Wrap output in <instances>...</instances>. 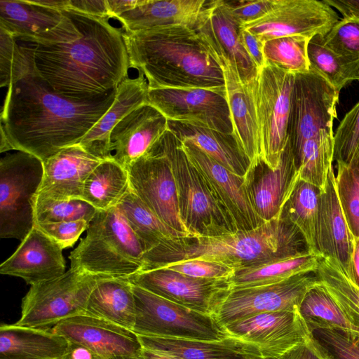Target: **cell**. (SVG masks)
<instances>
[{
    "instance_id": "6da1fadb",
    "label": "cell",
    "mask_w": 359,
    "mask_h": 359,
    "mask_svg": "<svg viewBox=\"0 0 359 359\" xmlns=\"http://www.w3.org/2000/svg\"><path fill=\"white\" fill-rule=\"evenodd\" d=\"M116 89L75 100L57 93L35 71L11 84L1 113V135L11 149L42 161L79 144L113 104Z\"/></svg>"
},
{
    "instance_id": "7a4b0ae2",
    "label": "cell",
    "mask_w": 359,
    "mask_h": 359,
    "mask_svg": "<svg viewBox=\"0 0 359 359\" xmlns=\"http://www.w3.org/2000/svg\"><path fill=\"white\" fill-rule=\"evenodd\" d=\"M65 11L80 36L67 43L34 44L38 74L57 93L71 99H92L116 90L130 67L123 32L109 19Z\"/></svg>"
},
{
    "instance_id": "3957f363",
    "label": "cell",
    "mask_w": 359,
    "mask_h": 359,
    "mask_svg": "<svg viewBox=\"0 0 359 359\" xmlns=\"http://www.w3.org/2000/svg\"><path fill=\"white\" fill-rule=\"evenodd\" d=\"M130 67L148 88H208L226 92L221 61L194 27L170 25L123 32Z\"/></svg>"
},
{
    "instance_id": "277c9868",
    "label": "cell",
    "mask_w": 359,
    "mask_h": 359,
    "mask_svg": "<svg viewBox=\"0 0 359 359\" xmlns=\"http://www.w3.org/2000/svg\"><path fill=\"white\" fill-rule=\"evenodd\" d=\"M308 254L313 253L304 234L281 214L250 230L168 240L144 257L141 271L193 259L218 262L238 270Z\"/></svg>"
},
{
    "instance_id": "5b68a950",
    "label": "cell",
    "mask_w": 359,
    "mask_h": 359,
    "mask_svg": "<svg viewBox=\"0 0 359 359\" xmlns=\"http://www.w3.org/2000/svg\"><path fill=\"white\" fill-rule=\"evenodd\" d=\"M142 245L116 207L97 210L86 236L71 252V269L105 278H129L142 271Z\"/></svg>"
},
{
    "instance_id": "8992f818",
    "label": "cell",
    "mask_w": 359,
    "mask_h": 359,
    "mask_svg": "<svg viewBox=\"0 0 359 359\" xmlns=\"http://www.w3.org/2000/svg\"><path fill=\"white\" fill-rule=\"evenodd\" d=\"M174 174L181 219L192 237H210L237 231L203 177L191 163L181 141L168 129L160 137Z\"/></svg>"
},
{
    "instance_id": "52a82bcc",
    "label": "cell",
    "mask_w": 359,
    "mask_h": 359,
    "mask_svg": "<svg viewBox=\"0 0 359 359\" xmlns=\"http://www.w3.org/2000/svg\"><path fill=\"white\" fill-rule=\"evenodd\" d=\"M43 176V161L22 151L0 160V237L22 241L34 226V202Z\"/></svg>"
},
{
    "instance_id": "ba28073f",
    "label": "cell",
    "mask_w": 359,
    "mask_h": 359,
    "mask_svg": "<svg viewBox=\"0 0 359 359\" xmlns=\"http://www.w3.org/2000/svg\"><path fill=\"white\" fill-rule=\"evenodd\" d=\"M294 74L266 62L250 83L259 126L262 161L275 170L288 142Z\"/></svg>"
},
{
    "instance_id": "9c48e42d",
    "label": "cell",
    "mask_w": 359,
    "mask_h": 359,
    "mask_svg": "<svg viewBox=\"0 0 359 359\" xmlns=\"http://www.w3.org/2000/svg\"><path fill=\"white\" fill-rule=\"evenodd\" d=\"M101 277L69 269L63 275L31 285L22 299L17 325L50 328L83 314L89 296Z\"/></svg>"
},
{
    "instance_id": "30bf717a",
    "label": "cell",
    "mask_w": 359,
    "mask_h": 359,
    "mask_svg": "<svg viewBox=\"0 0 359 359\" xmlns=\"http://www.w3.org/2000/svg\"><path fill=\"white\" fill-rule=\"evenodd\" d=\"M137 335L218 341L230 337L215 318L133 285Z\"/></svg>"
},
{
    "instance_id": "8fae6325",
    "label": "cell",
    "mask_w": 359,
    "mask_h": 359,
    "mask_svg": "<svg viewBox=\"0 0 359 359\" xmlns=\"http://www.w3.org/2000/svg\"><path fill=\"white\" fill-rule=\"evenodd\" d=\"M339 93L311 69L294 74L288 126V142L294 158L308 140L332 128Z\"/></svg>"
},
{
    "instance_id": "7c38bea8",
    "label": "cell",
    "mask_w": 359,
    "mask_h": 359,
    "mask_svg": "<svg viewBox=\"0 0 359 359\" xmlns=\"http://www.w3.org/2000/svg\"><path fill=\"white\" fill-rule=\"evenodd\" d=\"M127 170L130 189L141 201L167 225L192 237L180 215L174 174L160 138Z\"/></svg>"
},
{
    "instance_id": "4fadbf2b",
    "label": "cell",
    "mask_w": 359,
    "mask_h": 359,
    "mask_svg": "<svg viewBox=\"0 0 359 359\" xmlns=\"http://www.w3.org/2000/svg\"><path fill=\"white\" fill-rule=\"evenodd\" d=\"M319 282L316 271H309L273 284L229 289L214 317L224 327L259 313L299 311L306 294Z\"/></svg>"
},
{
    "instance_id": "5bb4252c",
    "label": "cell",
    "mask_w": 359,
    "mask_h": 359,
    "mask_svg": "<svg viewBox=\"0 0 359 359\" xmlns=\"http://www.w3.org/2000/svg\"><path fill=\"white\" fill-rule=\"evenodd\" d=\"M0 29L17 41L32 44L67 43L80 36L67 11L41 6L34 0H1Z\"/></svg>"
},
{
    "instance_id": "9a60e30c",
    "label": "cell",
    "mask_w": 359,
    "mask_h": 359,
    "mask_svg": "<svg viewBox=\"0 0 359 359\" xmlns=\"http://www.w3.org/2000/svg\"><path fill=\"white\" fill-rule=\"evenodd\" d=\"M338 21L337 12L324 0H273L264 16L241 26L264 43L287 36H325Z\"/></svg>"
},
{
    "instance_id": "2e32d148",
    "label": "cell",
    "mask_w": 359,
    "mask_h": 359,
    "mask_svg": "<svg viewBox=\"0 0 359 359\" xmlns=\"http://www.w3.org/2000/svg\"><path fill=\"white\" fill-rule=\"evenodd\" d=\"M147 102L168 120L233 133L226 92L208 88H148Z\"/></svg>"
},
{
    "instance_id": "e0dca14e",
    "label": "cell",
    "mask_w": 359,
    "mask_h": 359,
    "mask_svg": "<svg viewBox=\"0 0 359 359\" xmlns=\"http://www.w3.org/2000/svg\"><path fill=\"white\" fill-rule=\"evenodd\" d=\"M224 327L229 336L257 346L264 359H278L313 337L299 311L259 313Z\"/></svg>"
},
{
    "instance_id": "ac0fdd59",
    "label": "cell",
    "mask_w": 359,
    "mask_h": 359,
    "mask_svg": "<svg viewBox=\"0 0 359 359\" xmlns=\"http://www.w3.org/2000/svg\"><path fill=\"white\" fill-rule=\"evenodd\" d=\"M128 280L159 297L212 316L230 289L228 279L198 278L165 267L140 271Z\"/></svg>"
},
{
    "instance_id": "d6986e66",
    "label": "cell",
    "mask_w": 359,
    "mask_h": 359,
    "mask_svg": "<svg viewBox=\"0 0 359 359\" xmlns=\"http://www.w3.org/2000/svg\"><path fill=\"white\" fill-rule=\"evenodd\" d=\"M181 142L189 160L237 231L253 229L264 224L252 205L245 177L231 172L192 144Z\"/></svg>"
},
{
    "instance_id": "ffe728a7",
    "label": "cell",
    "mask_w": 359,
    "mask_h": 359,
    "mask_svg": "<svg viewBox=\"0 0 359 359\" xmlns=\"http://www.w3.org/2000/svg\"><path fill=\"white\" fill-rule=\"evenodd\" d=\"M355 238L342 212L331 166L322 190L316 220V247L319 256L331 259L352 283Z\"/></svg>"
},
{
    "instance_id": "44dd1931",
    "label": "cell",
    "mask_w": 359,
    "mask_h": 359,
    "mask_svg": "<svg viewBox=\"0 0 359 359\" xmlns=\"http://www.w3.org/2000/svg\"><path fill=\"white\" fill-rule=\"evenodd\" d=\"M196 29L219 59L229 61L243 83L248 84L257 77L259 71L241 41V24L231 14L226 1H208Z\"/></svg>"
},
{
    "instance_id": "7402d4cb",
    "label": "cell",
    "mask_w": 359,
    "mask_h": 359,
    "mask_svg": "<svg viewBox=\"0 0 359 359\" xmlns=\"http://www.w3.org/2000/svg\"><path fill=\"white\" fill-rule=\"evenodd\" d=\"M52 330L69 342L84 346L107 358L134 355L142 350L133 330L85 314L66 318Z\"/></svg>"
},
{
    "instance_id": "603a6c76",
    "label": "cell",
    "mask_w": 359,
    "mask_h": 359,
    "mask_svg": "<svg viewBox=\"0 0 359 359\" xmlns=\"http://www.w3.org/2000/svg\"><path fill=\"white\" fill-rule=\"evenodd\" d=\"M168 120L145 102L125 116L109 136L111 158L128 167L146 154L168 129Z\"/></svg>"
},
{
    "instance_id": "cb8c5ba5",
    "label": "cell",
    "mask_w": 359,
    "mask_h": 359,
    "mask_svg": "<svg viewBox=\"0 0 359 359\" xmlns=\"http://www.w3.org/2000/svg\"><path fill=\"white\" fill-rule=\"evenodd\" d=\"M299 178L289 142L278 166L272 170L263 162L245 177L252 205L265 223L278 218Z\"/></svg>"
},
{
    "instance_id": "d4e9b609",
    "label": "cell",
    "mask_w": 359,
    "mask_h": 359,
    "mask_svg": "<svg viewBox=\"0 0 359 359\" xmlns=\"http://www.w3.org/2000/svg\"><path fill=\"white\" fill-rule=\"evenodd\" d=\"M61 245L36 226L16 250L0 265V273L33 285L63 275L66 264Z\"/></svg>"
},
{
    "instance_id": "484cf974",
    "label": "cell",
    "mask_w": 359,
    "mask_h": 359,
    "mask_svg": "<svg viewBox=\"0 0 359 359\" xmlns=\"http://www.w3.org/2000/svg\"><path fill=\"white\" fill-rule=\"evenodd\" d=\"M102 161L79 144L62 149L43 161V180L36 196L55 200L81 199L86 178Z\"/></svg>"
},
{
    "instance_id": "4316f807",
    "label": "cell",
    "mask_w": 359,
    "mask_h": 359,
    "mask_svg": "<svg viewBox=\"0 0 359 359\" xmlns=\"http://www.w3.org/2000/svg\"><path fill=\"white\" fill-rule=\"evenodd\" d=\"M233 134L249 159L250 170L262 163V152L256 109L250 83H243L231 64L219 58Z\"/></svg>"
},
{
    "instance_id": "83f0119b",
    "label": "cell",
    "mask_w": 359,
    "mask_h": 359,
    "mask_svg": "<svg viewBox=\"0 0 359 359\" xmlns=\"http://www.w3.org/2000/svg\"><path fill=\"white\" fill-rule=\"evenodd\" d=\"M206 0H139L133 9L116 19L126 32L185 25L196 28Z\"/></svg>"
},
{
    "instance_id": "f1b7e54d",
    "label": "cell",
    "mask_w": 359,
    "mask_h": 359,
    "mask_svg": "<svg viewBox=\"0 0 359 359\" xmlns=\"http://www.w3.org/2000/svg\"><path fill=\"white\" fill-rule=\"evenodd\" d=\"M137 336L142 348L181 359H264L257 346L231 336L218 341Z\"/></svg>"
},
{
    "instance_id": "f546056e",
    "label": "cell",
    "mask_w": 359,
    "mask_h": 359,
    "mask_svg": "<svg viewBox=\"0 0 359 359\" xmlns=\"http://www.w3.org/2000/svg\"><path fill=\"white\" fill-rule=\"evenodd\" d=\"M168 130L181 142H189L235 175L246 177L251 164L233 133L198 124L168 120Z\"/></svg>"
},
{
    "instance_id": "4dcf8cb0",
    "label": "cell",
    "mask_w": 359,
    "mask_h": 359,
    "mask_svg": "<svg viewBox=\"0 0 359 359\" xmlns=\"http://www.w3.org/2000/svg\"><path fill=\"white\" fill-rule=\"evenodd\" d=\"M148 84L144 76L126 78L116 88L113 104L103 116L83 137L79 144L102 159L111 158L109 136L115 126L128 113L147 102Z\"/></svg>"
},
{
    "instance_id": "1f68e13d",
    "label": "cell",
    "mask_w": 359,
    "mask_h": 359,
    "mask_svg": "<svg viewBox=\"0 0 359 359\" xmlns=\"http://www.w3.org/2000/svg\"><path fill=\"white\" fill-rule=\"evenodd\" d=\"M69 341L50 328L0 326V359H63Z\"/></svg>"
},
{
    "instance_id": "d6a6232c",
    "label": "cell",
    "mask_w": 359,
    "mask_h": 359,
    "mask_svg": "<svg viewBox=\"0 0 359 359\" xmlns=\"http://www.w3.org/2000/svg\"><path fill=\"white\" fill-rule=\"evenodd\" d=\"M83 314L133 331L135 301L128 278H102L92 290Z\"/></svg>"
},
{
    "instance_id": "836d02e7",
    "label": "cell",
    "mask_w": 359,
    "mask_h": 359,
    "mask_svg": "<svg viewBox=\"0 0 359 359\" xmlns=\"http://www.w3.org/2000/svg\"><path fill=\"white\" fill-rule=\"evenodd\" d=\"M129 190L127 169L111 158L105 159L86 178L81 200L104 210L116 206Z\"/></svg>"
},
{
    "instance_id": "e575fe53",
    "label": "cell",
    "mask_w": 359,
    "mask_h": 359,
    "mask_svg": "<svg viewBox=\"0 0 359 359\" xmlns=\"http://www.w3.org/2000/svg\"><path fill=\"white\" fill-rule=\"evenodd\" d=\"M322 257L315 254L270 261L247 269L235 270L228 279L230 289L273 284L299 273L316 271Z\"/></svg>"
},
{
    "instance_id": "d590c367",
    "label": "cell",
    "mask_w": 359,
    "mask_h": 359,
    "mask_svg": "<svg viewBox=\"0 0 359 359\" xmlns=\"http://www.w3.org/2000/svg\"><path fill=\"white\" fill-rule=\"evenodd\" d=\"M116 207L137 236L143 249V258L168 240L187 237L161 221L130 189Z\"/></svg>"
},
{
    "instance_id": "8d00e7d4",
    "label": "cell",
    "mask_w": 359,
    "mask_h": 359,
    "mask_svg": "<svg viewBox=\"0 0 359 359\" xmlns=\"http://www.w3.org/2000/svg\"><path fill=\"white\" fill-rule=\"evenodd\" d=\"M299 313L311 332L316 329H334L359 335V327L352 323L320 281L307 292Z\"/></svg>"
},
{
    "instance_id": "74e56055",
    "label": "cell",
    "mask_w": 359,
    "mask_h": 359,
    "mask_svg": "<svg viewBox=\"0 0 359 359\" xmlns=\"http://www.w3.org/2000/svg\"><path fill=\"white\" fill-rule=\"evenodd\" d=\"M322 190L299 178L282 211L300 229L311 251L318 256L316 220Z\"/></svg>"
},
{
    "instance_id": "f35d334b",
    "label": "cell",
    "mask_w": 359,
    "mask_h": 359,
    "mask_svg": "<svg viewBox=\"0 0 359 359\" xmlns=\"http://www.w3.org/2000/svg\"><path fill=\"white\" fill-rule=\"evenodd\" d=\"M333 130L320 131L308 140L294 158L299 179L323 189L333 161Z\"/></svg>"
},
{
    "instance_id": "ab89813d",
    "label": "cell",
    "mask_w": 359,
    "mask_h": 359,
    "mask_svg": "<svg viewBox=\"0 0 359 359\" xmlns=\"http://www.w3.org/2000/svg\"><path fill=\"white\" fill-rule=\"evenodd\" d=\"M322 35L313 36L307 48L310 69L324 78L337 91L353 81L357 65L349 64L326 47Z\"/></svg>"
},
{
    "instance_id": "60d3db41",
    "label": "cell",
    "mask_w": 359,
    "mask_h": 359,
    "mask_svg": "<svg viewBox=\"0 0 359 359\" xmlns=\"http://www.w3.org/2000/svg\"><path fill=\"white\" fill-rule=\"evenodd\" d=\"M35 71L34 45H20L0 29V86L8 88Z\"/></svg>"
},
{
    "instance_id": "b9f144b4",
    "label": "cell",
    "mask_w": 359,
    "mask_h": 359,
    "mask_svg": "<svg viewBox=\"0 0 359 359\" xmlns=\"http://www.w3.org/2000/svg\"><path fill=\"white\" fill-rule=\"evenodd\" d=\"M316 273L352 323L359 327V287L331 259L321 257Z\"/></svg>"
},
{
    "instance_id": "7bdbcfd3",
    "label": "cell",
    "mask_w": 359,
    "mask_h": 359,
    "mask_svg": "<svg viewBox=\"0 0 359 359\" xmlns=\"http://www.w3.org/2000/svg\"><path fill=\"white\" fill-rule=\"evenodd\" d=\"M311 39L292 35L265 41L263 52L266 62L292 74L309 71L307 48Z\"/></svg>"
},
{
    "instance_id": "ee69618b",
    "label": "cell",
    "mask_w": 359,
    "mask_h": 359,
    "mask_svg": "<svg viewBox=\"0 0 359 359\" xmlns=\"http://www.w3.org/2000/svg\"><path fill=\"white\" fill-rule=\"evenodd\" d=\"M338 199L354 238H359V150L348 163H337Z\"/></svg>"
},
{
    "instance_id": "f6af8a7d",
    "label": "cell",
    "mask_w": 359,
    "mask_h": 359,
    "mask_svg": "<svg viewBox=\"0 0 359 359\" xmlns=\"http://www.w3.org/2000/svg\"><path fill=\"white\" fill-rule=\"evenodd\" d=\"M97 210L81 199L55 200L36 196L34 202V224L36 223L90 222Z\"/></svg>"
},
{
    "instance_id": "bcb514c9",
    "label": "cell",
    "mask_w": 359,
    "mask_h": 359,
    "mask_svg": "<svg viewBox=\"0 0 359 359\" xmlns=\"http://www.w3.org/2000/svg\"><path fill=\"white\" fill-rule=\"evenodd\" d=\"M323 43L348 63L359 65V20H339L323 36Z\"/></svg>"
},
{
    "instance_id": "7dc6e473",
    "label": "cell",
    "mask_w": 359,
    "mask_h": 359,
    "mask_svg": "<svg viewBox=\"0 0 359 359\" xmlns=\"http://www.w3.org/2000/svg\"><path fill=\"white\" fill-rule=\"evenodd\" d=\"M359 150V102L345 115L334 135L333 161L348 163Z\"/></svg>"
},
{
    "instance_id": "c3c4849f",
    "label": "cell",
    "mask_w": 359,
    "mask_h": 359,
    "mask_svg": "<svg viewBox=\"0 0 359 359\" xmlns=\"http://www.w3.org/2000/svg\"><path fill=\"white\" fill-rule=\"evenodd\" d=\"M312 335L332 359H359V335L334 329H316Z\"/></svg>"
},
{
    "instance_id": "681fc988",
    "label": "cell",
    "mask_w": 359,
    "mask_h": 359,
    "mask_svg": "<svg viewBox=\"0 0 359 359\" xmlns=\"http://www.w3.org/2000/svg\"><path fill=\"white\" fill-rule=\"evenodd\" d=\"M163 267L204 279H229L235 272L234 269L223 264L198 259L177 261Z\"/></svg>"
},
{
    "instance_id": "f907efd6",
    "label": "cell",
    "mask_w": 359,
    "mask_h": 359,
    "mask_svg": "<svg viewBox=\"0 0 359 359\" xmlns=\"http://www.w3.org/2000/svg\"><path fill=\"white\" fill-rule=\"evenodd\" d=\"M88 223L86 220L80 219L70 222L36 223L34 226L65 249L74 245L81 234L87 229Z\"/></svg>"
},
{
    "instance_id": "816d5d0a",
    "label": "cell",
    "mask_w": 359,
    "mask_h": 359,
    "mask_svg": "<svg viewBox=\"0 0 359 359\" xmlns=\"http://www.w3.org/2000/svg\"><path fill=\"white\" fill-rule=\"evenodd\" d=\"M233 17L241 25L258 20L272 7L273 0L226 1Z\"/></svg>"
},
{
    "instance_id": "f5cc1de1",
    "label": "cell",
    "mask_w": 359,
    "mask_h": 359,
    "mask_svg": "<svg viewBox=\"0 0 359 359\" xmlns=\"http://www.w3.org/2000/svg\"><path fill=\"white\" fill-rule=\"evenodd\" d=\"M240 38L246 53L259 71L266 62L263 52V43L241 26Z\"/></svg>"
},
{
    "instance_id": "db71d44e",
    "label": "cell",
    "mask_w": 359,
    "mask_h": 359,
    "mask_svg": "<svg viewBox=\"0 0 359 359\" xmlns=\"http://www.w3.org/2000/svg\"><path fill=\"white\" fill-rule=\"evenodd\" d=\"M66 11L109 19L106 0H69Z\"/></svg>"
},
{
    "instance_id": "11a10c76",
    "label": "cell",
    "mask_w": 359,
    "mask_h": 359,
    "mask_svg": "<svg viewBox=\"0 0 359 359\" xmlns=\"http://www.w3.org/2000/svg\"><path fill=\"white\" fill-rule=\"evenodd\" d=\"M278 359H321L316 339L290 350Z\"/></svg>"
},
{
    "instance_id": "9f6ffc18",
    "label": "cell",
    "mask_w": 359,
    "mask_h": 359,
    "mask_svg": "<svg viewBox=\"0 0 359 359\" xmlns=\"http://www.w3.org/2000/svg\"><path fill=\"white\" fill-rule=\"evenodd\" d=\"M324 1L339 11L343 18L359 20V0H324Z\"/></svg>"
},
{
    "instance_id": "6f0895ef",
    "label": "cell",
    "mask_w": 359,
    "mask_h": 359,
    "mask_svg": "<svg viewBox=\"0 0 359 359\" xmlns=\"http://www.w3.org/2000/svg\"><path fill=\"white\" fill-rule=\"evenodd\" d=\"M63 359H109L81 344L69 342L67 351Z\"/></svg>"
},
{
    "instance_id": "680465c9",
    "label": "cell",
    "mask_w": 359,
    "mask_h": 359,
    "mask_svg": "<svg viewBox=\"0 0 359 359\" xmlns=\"http://www.w3.org/2000/svg\"><path fill=\"white\" fill-rule=\"evenodd\" d=\"M139 0H106L109 18L116 19L123 13L135 8Z\"/></svg>"
},
{
    "instance_id": "91938a15",
    "label": "cell",
    "mask_w": 359,
    "mask_h": 359,
    "mask_svg": "<svg viewBox=\"0 0 359 359\" xmlns=\"http://www.w3.org/2000/svg\"><path fill=\"white\" fill-rule=\"evenodd\" d=\"M141 353L144 359H181L164 352L144 348H142Z\"/></svg>"
},
{
    "instance_id": "94428289",
    "label": "cell",
    "mask_w": 359,
    "mask_h": 359,
    "mask_svg": "<svg viewBox=\"0 0 359 359\" xmlns=\"http://www.w3.org/2000/svg\"><path fill=\"white\" fill-rule=\"evenodd\" d=\"M352 262L353 269V283L359 287V238L355 239Z\"/></svg>"
},
{
    "instance_id": "6125c7cd",
    "label": "cell",
    "mask_w": 359,
    "mask_h": 359,
    "mask_svg": "<svg viewBox=\"0 0 359 359\" xmlns=\"http://www.w3.org/2000/svg\"><path fill=\"white\" fill-rule=\"evenodd\" d=\"M109 359H144L141 351L139 353L130 355H125V356H117L114 358H111Z\"/></svg>"
},
{
    "instance_id": "be15d7a7",
    "label": "cell",
    "mask_w": 359,
    "mask_h": 359,
    "mask_svg": "<svg viewBox=\"0 0 359 359\" xmlns=\"http://www.w3.org/2000/svg\"><path fill=\"white\" fill-rule=\"evenodd\" d=\"M319 353L321 359H332V358L328 355V353L323 348V347L317 342Z\"/></svg>"
},
{
    "instance_id": "e7e4bbea",
    "label": "cell",
    "mask_w": 359,
    "mask_h": 359,
    "mask_svg": "<svg viewBox=\"0 0 359 359\" xmlns=\"http://www.w3.org/2000/svg\"><path fill=\"white\" fill-rule=\"evenodd\" d=\"M357 80L359 81V65L357 67L356 69L353 74V81Z\"/></svg>"
}]
</instances>
